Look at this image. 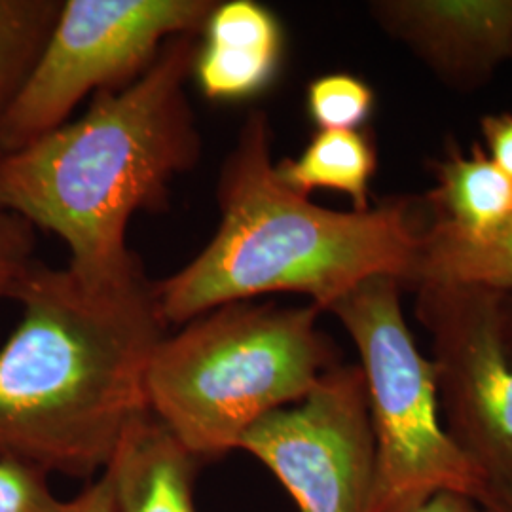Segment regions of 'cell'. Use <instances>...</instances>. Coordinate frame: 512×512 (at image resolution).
Returning <instances> with one entry per match:
<instances>
[{"mask_svg": "<svg viewBox=\"0 0 512 512\" xmlns=\"http://www.w3.org/2000/svg\"><path fill=\"white\" fill-rule=\"evenodd\" d=\"M35 228L18 215L0 211V298L14 296L35 262Z\"/></svg>", "mask_w": 512, "mask_h": 512, "instance_id": "obj_18", "label": "cell"}, {"mask_svg": "<svg viewBox=\"0 0 512 512\" xmlns=\"http://www.w3.org/2000/svg\"><path fill=\"white\" fill-rule=\"evenodd\" d=\"M61 6L59 0H0V124L35 73Z\"/></svg>", "mask_w": 512, "mask_h": 512, "instance_id": "obj_15", "label": "cell"}, {"mask_svg": "<svg viewBox=\"0 0 512 512\" xmlns=\"http://www.w3.org/2000/svg\"><path fill=\"white\" fill-rule=\"evenodd\" d=\"M401 512H484V509L480 507L478 501L467 495L440 492V494L431 495L420 505Z\"/></svg>", "mask_w": 512, "mask_h": 512, "instance_id": "obj_21", "label": "cell"}, {"mask_svg": "<svg viewBox=\"0 0 512 512\" xmlns=\"http://www.w3.org/2000/svg\"><path fill=\"white\" fill-rule=\"evenodd\" d=\"M427 196L431 224L461 236H480L512 215V179L480 148L463 154L456 143L435 164Z\"/></svg>", "mask_w": 512, "mask_h": 512, "instance_id": "obj_12", "label": "cell"}, {"mask_svg": "<svg viewBox=\"0 0 512 512\" xmlns=\"http://www.w3.org/2000/svg\"><path fill=\"white\" fill-rule=\"evenodd\" d=\"M401 281L376 275L329 308L359 351L376 442L368 512H401L440 492L480 501L488 476L448 435L431 359L404 321Z\"/></svg>", "mask_w": 512, "mask_h": 512, "instance_id": "obj_5", "label": "cell"}, {"mask_svg": "<svg viewBox=\"0 0 512 512\" xmlns=\"http://www.w3.org/2000/svg\"><path fill=\"white\" fill-rule=\"evenodd\" d=\"M478 503L484 512H512V480L490 482L486 494Z\"/></svg>", "mask_w": 512, "mask_h": 512, "instance_id": "obj_22", "label": "cell"}, {"mask_svg": "<svg viewBox=\"0 0 512 512\" xmlns=\"http://www.w3.org/2000/svg\"><path fill=\"white\" fill-rule=\"evenodd\" d=\"M12 300L21 319L0 349V459L46 475L105 471L150 414L148 365L167 336L154 283L92 285L35 260Z\"/></svg>", "mask_w": 512, "mask_h": 512, "instance_id": "obj_1", "label": "cell"}, {"mask_svg": "<svg viewBox=\"0 0 512 512\" xmlns=\"http://www.w3.org/2000/svg\"><path fill=\"white\" fill-rule=\"evenodd\" d=\"M321 313L234 302L188 321L152 353L150 414L198 459L238 450L256 421L302 401L340 365Z\"/></svg>", "mask_w": 512, "mask_h": 512, "instance_id": "obj_4", "label": "cell"}, {"mask_svg": "<svg viewBox=\"0 0 512 512\" xmlns=\"http://www.w3.org/2000/svg\"><path fill=\"white\" fill-rule=\"evenodd\" d=\"M308 112L319 131H357L374 109V92L348 73L325 74L308 86Z\"/></svg>", "mask_w": 512, "mask_h": 512, "instance_id": "obj_16", "label": "cell"}, {"mask_svg": "<svg viewBox=\"0 0 512 512\" xmlns=\"http://www.w3.org/2000/svg\"><path fill=\"white\" fill-rule=\"evenodd\" d=\"M488 156L512 179V114H490L480 120Z\"/></svg>", "mask_w": 512, "mask_h": 512, "instance_id": "obj_19", "label": "cell"}, {"mask_svg": "<svg viewBox=\"0 0 512 512\" xmlns=\"http://www.w3.org/2000/svg\"><path fill=\"white\" fill-rule=\"evenodd\" d=\"M238 450L268 467L300 512L370 511L376 442L359 363L330 368L302 401L256 421Z\"/></svg>", "mask_w": 512, "mask_h": 512, "instance_id": "obj_8", "label": "cell"}, {"mask_svg": "<svg viewBox=\"0 0 512 512\" xmlns=\"http://www.w3.org/2000/svg\"><path fill=\"white\" fill-rule=\"evenodd\" d=\"M48 486V475L31 465L0 459V512H69Z\"/></svg>", "mask_w": 512, "mask_h": 512, "instance_id": "obj_17", "label": "cell"}, {"mask_svg": "<svg viewBox=\"0 0 512 512\" xmlns=\"http://www.w3.org/2000/svg\"><path fill=\"white\" fill-rule=\"evenodd\" d=\"M465 283L512 291V215L480 236H461L427 220L418 262L406 287Z\"/></svg>", "mask_w": 512, "mask_h": 512, "instance_id": "obj_13", "label": "cell"}, {"mask_svg": "<svg viewBox=\"0 0 512 512\" xmlns=\"http://www.w3.org/2000/svg\"><path fill=\"white\" fill-rule=\"evenodd\" d=\"M220 222L183 270L154 283L167 325L262 294L300 293L319 310L376 275L408 285L427 220L393 198L366 211H332L283 183L268 116L253 110L220 171Z\"/></svg>", "mask_w": 512, "mask_h": 512, "instance_id": "obj_3", "label": "cell"}, {"mask_svg": "<svg viewBox=\"0 0 512 512\" xmlns=\"http://www.w3.org/2000/svg\"><path fill=\"white\" fill-rule=\"evenodd\" d=\"M416 319L431 336L440 414L448 435L490 482L512 480V359L501 330V293L425 283Z\"/></svg>", "mask_w": 512, "mask_h": 512, "instance_id": "obj_7", "label": "cell"}, {"mask_svg": "<svg viewBox=\"0 0 512 512\" xmlns=\"http://www.w3.org/2000/svg\"><path fill=\"white\" fill-rule=\"evenodd\" d=\"M200 44L167 40L133 84L95 95L88 112L0 156V211L52 232L69 247V270L92 285L143 274L126 236L139 211H160L169 186L200 158L186 97Z\"/></svg>", "mask_w": 512, "mask_h": 512, "instance_id": "obj_2", "label": "cell"}, {"mask_svg": "<svg viewBox=\"0 0 512 512\" xmlns=\"http://www.w3.org/2000/svg\"><path fill=\"white\" fill-rule=\"evenodd\" d=\"M194 76L211 101H243L264 92L279 71L283 29L255 0L217 2L203 25Z\"/></svg>", "mask_w": 512, "mask_h": 512, "instance_id": "obj_10", "label": "cell"}, {"mask_svg": "<svg viewBox=\"0 0 512 512\" xmlns=\"http://www.w3.org/2000/svg\"><path fill=\"white\" fill-rule=\"evenodd\" d=\"M501 330H503L505 348L512 359V291L501 293Z\"/></svg>", "mask_w": 512, "mask_h": 512, "instance_id": "obj_23", "label": "cell"}, {"mask_svg": "<svg viewBox=\"0 0 512 512\" xmlns=\"http://www.w3.org/2000/svg\"><path fill=\"white\" fill-rule=\"evenodd\" d=\"M368 10L452 90L484 88L512 59V0H376Z\"/></svg>", "mask_w": 512, "mask_h": 512, "instance_id": "obj_9", "label": "cell"}, {"mask_svg": "<svg viewBox=\"0 0 512 512\" xmlns=\"http://www.w3.org/2000/svg\"><path fill=\"white\" fill-rule=\"evenodd\" d=\"M213 0H69L23 92L0 124V156L61 128L90 93L116 92L152 67L165 42L198 35Z\"/></svg>", "mask_w": 512, "mask_h": 512, "instance_id": "obj_6", "label": "cell"}, {"mask_svg": "<svg viewBox=\"0 0 512 512\" xmlns=\"http://www.w3.org/2000/svg\"><path fill=\"white\" fill-rule=\"evenodd\" d=\"M192 456L152 414L135 421L107 469L114 512H198Z\"/></svg>", "mask_w": 512, "mask_h": 512, "instance_id": "obj_11", "label": "cell"}, {"mask_svg": "<svg viewBox=\"0 0 512 512\" xmlns=\"http://www.w3.org/2000/svg\"><path fill=\"white\" fill-rule=\"evenodd\" d=\"M376 167V147L365 131H317L298 158L275 164V173L302 196L310 198L319 188L334 190L349 196L353 211H366Z\"/></svg>", "mask_w": 512, "mask_h": 512, "instance_id": "obj_14", "label": "cell"}, {"mask_svg": "<svg viewBox=\"0 0 512 512\" xmlns=\"http://www.w3.org/2000/svg\"><path fill=\"white\" fill-rule=\"evenodd\" d=\"M69 512H114L109 478L101 473L99 480L92 482L82 494L71 499Z\"/></svg>", "mask_w": 512, "mask_h": 512, "instance_id": "obj_20", "label": "cell"}]
</instances>
